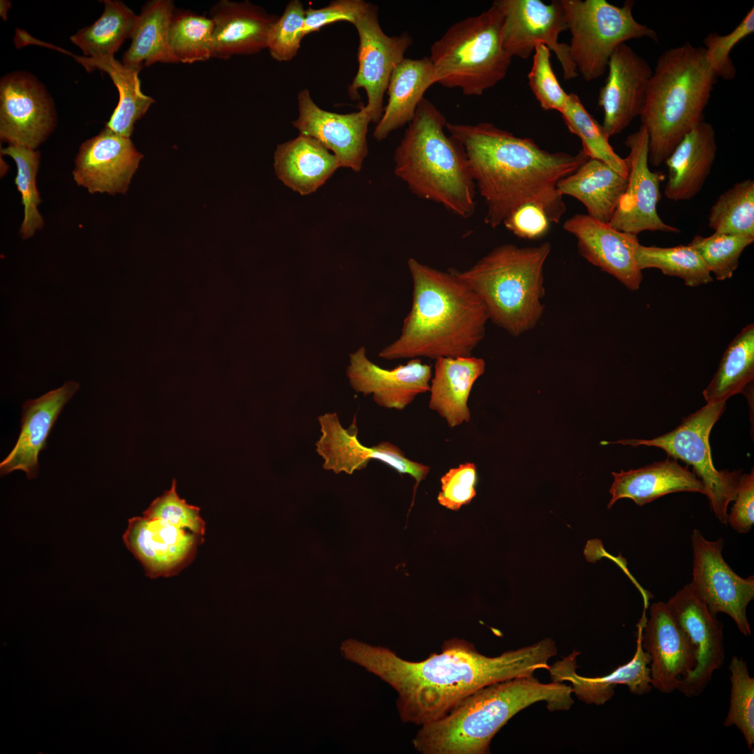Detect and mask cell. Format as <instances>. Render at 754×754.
<instances>
[{
	"mask_svg": "<svg viewBox=\"0 0 754 754\" xmlns=\"http://www.w3.org/2000/svg\"><path fill=\"white\" fill-rule=\"evenodd\" d=\"M342 656L389 684L398 694L401 720L415 725L438 720L468 695L491 683L547 670L556 655L554 640L546 638L497 656L480 653L459 638L444 641L441 653L420 661L399 657L392 650L355 639L340 646Z\"/></svg>",
	"mask_w": 754,
	"mask_h": 754,
	"instance_id": "1",
	"label": "cell"
},
{
	"mask_svg": "<svg viewBox=\"0 0 754 754\" xmlns=\"http://www.w3.org/2000/svg\"><path fill=\"white\" fill-rule=\"evenodd\" d=\"M445 129L464 150L487 207V225L495 228L529 204L540 207L551 223L560 222L566 206L557 184L589 158L582 149L550 152L489 122H447Z\"/></svg>",
	"mask_w": 754,
	"mask_h": 754,
	"instance_id": "2",
	"label": "cell"
},
{
	"mask_svg": "<svg viewBox=\"0 0 754 754\" xmlns=\"http://www.w3.org/2000/svg\"><path fill=\"white\" fill-rule=\"evenodd\" d=\"M407 265L411 306L400 335L378 356L387 360L472 356L489 320L480 299L453 268L441 271L414 258Z\"/></svg>",
	"mask_w": 754,
	"mask_h": 754,
	"instance_id": "3",
	"label": "cell"
},
{
	"mask_svg": "<svg viewBox=\"0 0 754 754\" xmlns=\"http://www.w3.org/2000/svg\"><path fill=\"white\" fill-rule=\"evenodd\" d=\"M571 686L542 683L533 675L495 682L474 691L442 718L420 726L412 740L422 754H485L494 735L521 710L545 701L551 711L573 704Z\"/></svg>",
	"mask_w": 754,
	"mask_h": 754,
	"instance_id": "4",
	"label": "cell"
},
{
	"mask_svg": "<svg viewBox=\"0 0 754 754\" xmlns=\"http://www.w3.org/2000/svg\"><path fill=\"white\" fill-rule=\"evenodd\" d=\"M447 119L424 98L396 148L394 174L420 199L463 219L475 211V183L461 145L445 130Z\"/></svg>",
	"mask_w": 754,
	"mask_h": 754,
	"instance_id": "5",
	"label": "cell"
},
{
	"mask_svg": "<svg viewBox=\"0 0 754 754\" xmlns=\"http://www.w3.org/2000/svg\"><path fill=\"white\" fill-rule=\"evenodd\" d=\"M716 77L703 47L690 42L658 57L640 115L649 137V162L659 166L703 119Z\"/></svg>",
	"mask_w": 754,
	"mask_h": 754,
	"instance_id": "6",
	"label": "cell"
},
{
	"mask_svg": "<svg viewBox=\"0 0 754 754\" xmlns=\"http://www.w3.org/2000/svg\"><path fill=\"white\" fill-rule=\"evenodd\" d=\"M550 251L548 242L525 247L503 244L468 269L454 271L480 299L489 320L518 337L533 330L543 316L544 265Z\"/></svg>",
	"mask_w": 754,
	"mask_h": 754,
	"instance_id": "7",
	"label": "cell"
},
{
	"mask_svg": "<svg viewBox=\"0 0 754 754\" xmlns=\"http://www.w3.org/2000/svg\"><path fill=\"white\" fill-rule=\"evenodd\" d=\"M502 17L492 3L451 25L430 47L436 83L480 96L506 75L512 57L501 41Z\"/></svg>",
	"mask_w": 754,
	"mask_h": 754,
	"instance_id": "8",
	"label": "cell"
},
{
	"mask_svg": "<svg viewBox=\"0 0 754 754\" xmlns=\"http://www.w3.org/2000/svg\"><path fill=\"white\" fill-rule=\"evenodd\" d=\"M200 508L177 491V482L155 498L142 516L128 520L123 540L150 578L177 575L195 559L205 541Z\"/></svg>",
	"mask_w": 754,
	"mask_h": 754,
	"instance_id": "9",
	"label": "cell"
},
{
	"mask_svg": "<svg viewBox=\"0 0 754 754\" xmlns=\"http://www.w3.org/2000/svg\"><path fill=\"white\" fill-rule=\"evenodd\" d=\"M571 34L569 52L578 75L590 82L603 75L616 48L626 41L649 38L658 41L656 31L633 17L635 1L622 6L606 0H561Z\"/></svg>",
	"mask_w": 754,
	"mask_h": 754,
	"instance_id": "10",
	"label": "cell"
},
{
	"mask_svg": "<svg viewBox=\"0 0 754 754\" xmlns=\"http://www.w3.org/2000/svg\"><path fill=\"white\" fill-rule=\"evenodd\" d=\"M725 403L707 404L688 415L674 429L651 439L603 441L601 444L656 447L668 457L691 466L706 489L711 510L722 524H727L728 505L735 498L741 470L718 471L712 461L709 441L712 427L725 411Z\"/></svg>",
	"mask_w": 754,
	"mask_h": 754,
	"instance_id": "11",
	"label": "cell"
},
{
	"mask_svg": "<svg viewBox=\"0 0 754 754\" xmlns=\"http://www.w3.org/2000/svg\"><path fill=\"white\" fill-rule=\"evenodd\" d=\"M493 3L501 13V41L512 58L527 59L542 44L556 54L565 80L578 75L568 44L559 41L560 34L568 31L561 0L550 3L540 0H496Z\"/></svg>",
	"mask_w": 754,
	"mask_h": 754,
	"instance_id": "12",
	"label": "cell"
},
{
	"mask_svg": "<svg viewBox=\"0 0 754 754\" xmlns=\"http://www.w3.org/2000/svg\"><path fill=\"white\" fill-rule=\"evenodd\" d=\"M353 25L359 36L358 70L348 94L352 99H357V91L365 90L367 103L364 108L371 122L377 124L383 113L384 95L390 77L413 40L407 31L387 35L378 21V7L371 3H367Z\"/></svg>",
	"mask_w": 754,
	"mask_h": 754,
	"instance_id": "13",
	"label": "cell"
},
{
	"mask_svg": "<svg viewBox=\"0 0 754 754\" xmlns=\"http://www.w3.org/2000/svg\"><path fill=\"white\" fill-rule=\"evenodd\" d=\"M693 552V580L697 596L716 614L730 616L745 636L751 634L746 609L754 598V577L738 575L723 559L724 540H707L694 529L691 535Z\"/></svg>",
	"mask_w": 754,
	"mask_h": 754,
	"instance_id": "14",
	"label": "cell"
},
{
	"mask_svg": "<svg viewBox=\"0 0 754 754\" xmlns=\"http://www.w3.org/2000/svg\"><path fill=\"white\" fill-rule=\"evenodd\" d=\"M57 113L43 84L26 71H15L0 80V138L8 145L31 149L54 131Z\"/></svg>",
	"mask_w": 754,
	"mask_h": 754,
	"instance_id": "15",
	"label": "cell"
},
{
	"mask_svg": "<svg viewBox=\"0 0 754 754\" xmlns=\"http://www.w3.org/2000/svg\"><path fill=\"white\" fill-rule=\"evenodd\" d=\"M318 422L321 435L315 443L316 452L323 459L325 470L352 474L365 468L370 461L378 460L412 477L415 480L414 491L430 471L429 466L407 458L398 446L388 441L371 447L362 445L357 437L355 415L346 429L335 412L319 415Z\"/></svg>",
	"mask_w": 754,
	"mask_h": 754,
	"instance_id": "16",
	"label": "cell"
},
{
	"mask_svg": "<svg viewBox=\"0 0 754 754\" xmlns=\"http://www.w3.org/2000/svg\"><path fill=\"white\" fill-rule=\"evenodd\" d=\"M665 603L696 650V666L681 681L677 690L688 697L698 696L724 663V626L697 596L690 583Z\"/></svg>",
	"mask_w": 754,
	"mask_h": 754,
	"instance_id": "17",
	"label": "cell"
},
{
	"mask_svg": "<svg viewBox=\"0 0 754 754\" xmlns=\"http://www.w3.org/2000/svg\"><path fill=\"white\" fill-rule=\"evenodd\" d=\"M625 145L630 150L625 158L628 168V184L609 225L635 235L646 230L679 233V229L663 222L657 212L663 175L651 172L649 168L646 129L641 125L627 137Z\"/></svg>",
	"mask_w": 754,
	"mask_h": 754,
	"instance_id": "18",
	"label": "cell"
},
{
	"mask_svg": "<svg viewBox=\"0 0 754 754\" xmlns=\"http://www.w3.org/2000/svg\"><path fill=\"white\" fill-rule=\"evenodd\" d=\"M297 103L299 115L293 125L300 133L318 141L341 167L360 172L369 152L367 135L371 122L364 107L348 114L329 112L315 103L307 89L298 93Z\"/></svg>",
	"mask_w": 754,
	"mask_h": 754,
	"instance_id": "19",
	"label": "cell"
},
{
	"mask_svg": "<svg viewBox=\"0 0 754 754\" xmlns=\"http://www.w3.org/2000/svg\"><path fill=\"white\" fill-rule=\"evenodd\" d=\"M142 158L130 138L105 127L81 145L75 159L73 178L91 194H124Z\"/></svg>",
	"mask_w": 754,
	"mask_h": 754,
	"instance_id": "20",
	"label": "cell"
},
{
	"mask_svg": "<svg viewBox=\"0 0 754 754\" xmlns=\"http://www.w3.org/2000/svg\"><path fill=\"white\" fill-rule=\"evenodd\" d=\"M642 646L650 657L652 688L663 693L678 689L697 663L696 650L677 624L666 603H653L641 633Z\"/></svg>",
	"mask_w": 754,
	"mask_h": 754,
	"instance_id": "21",
	"label": "cell"
},
{
	"mask_svg": "<svg viewBox=\"0 0 754 754\" xmlns=\"http://www.w3.org/2000/svg\"><path fill=\"white\" fill-rule=\"evenodd\" d=\"M607 70V77L600 90L598 103L603 110L602 126L610 137L622 132L641 115L653 70L626 43L614 51Z\"/></svg>",
	"mask_w": 754,
	"mask_h": 754,
	"instance_id": "22",
	"label": "cell"
},
{
	"mask_svg": "<svg viewBox=\"0 0 754 754\" xmlns=\"http://www.w3.org/2000/svg\"><path fill=\"white\" fill-rule=\"evenodd\" d=\"M346 376L357 393L371 395L382 408L402 411L421 394L429 390L431 366L421 359H410L393 369L382 368L371 362L364 346L349 355Z\"/></svg>",
	"mask_w": 754,
	"mask_h": 754,
	"instance_id": "23",
	"label": "cell"
},
{
	"mask_svg": "<svg viewBox=\"0 0 754 754\" xmlns=\"http://www.w3.org/2000/svg\"><path fill=\"white\" fill-rule=\"evenodd\" d=\"M563 229L577 239L578 253L589 263L614 276L628 289L637 290L643 275L635 262L637 235L619 231L588 214L567 219Z\"/></svg>",
	"mask_w": 754,
	"mask_h": 754,
	"instance_id": "24",
	"label": "cell"
},
{
	"mask_svg": "<svg viewBox=\"0 0 754 754\" xmlns=\"http://www.w3.org/2000/svg\"><path fill=\"white\" fill-rule=\"evenodd\" d=\"M80 384L67 381L22 406L20 432L15 445L0 463L1 475L15 471H23L29 479L38 473V454L46 447L50 432L66 403L77 391Z\"/></svg>",
	"mask_w": 754,
	"mask_h": 754,
	"instance_id": "25",
	"label": "cell"
},
{
	"mask_svg": "<svg viewBox=\"0 0 754 754\" xmlns=\"http://www.w3.org/2000/svg\"><path fill=\"white\" fill-rule=\"evenodd\" d=\"M214 24L212 58L256 54L267 48L270 29L279 17L249 1L221 0L209 10Z\"/></svg>",
	"mask_w": 754,
	"mask_h": 754,
	"instance_id": "26",
	"label": "cell"
},
{
	"mask_svg": "<svg viewBox=\"0 0 754 754\" xmlns=\"http://www.w3.org/2000/svg\"><path fill=\"white\" fill-rule=\"evenodd\" d=\"M642 626H640L637 633L636 651L628 663L619 666L609 674L599 677H584L576 673V658L579 652L572 654L555 664L549 665L552 681L571 683L572 693L587 704H604L614 694L617 685H626L633 694L643 695L653 688L650 679V657L642 646Z\"/></svg>",
	"mask_w": 754,
	"mask_h": 754,
	"instance_id": "27",
	"label": "cell"
},
{
	"mask_svg": "<svg viewBox=\"0 0 754 754\" xmlns=\"http://www.w3.org/2000/svg\"><path fill=\"white\" fill-rule=\"evenodd\" d=\"M717 151L713 126L700 121L665 160L668 179L664 193L674 201L690 200L702 188Z\"/></svg>",
	"mask_w": 754,
	"mask_h": 754,
	"instance_id": "28",
	"label": "cell"
},
{
	"mask_svg": "<svg viewBox=\"0 0 754 754\" xmlns=\"http://www.w3.org/2000/svg\"><path fill=\"white\" fill-rule=\"evenodd\" d=\"M612 474L614 482L609 489L612 498L608 509L621 498H630L642 506L672 493L688 491L706 495L703 483L688 466L670 457L642 468Z\"/></svg>",
	"mask_w": 754,
	"mask_h": 754,
	"instance_id": "29",
	"label": "cell"
},
{
	"mask_svg": "<svg viewBox=\"0 0 754 754\" xmlns=\"http://www.w3.org/2000/svg\"><path fill=\"white\" fill-rule=\"evenodd\" d=\"M485 361L477 357L435 360L429 390V408L454 428L468 422V400L475 381L485 371Z\"/></svg>",
	"mask_w": 754,
	"mask_h": 754,
	"instance_id": "30",
	"label": "cell"
},
{
	"mask_svg": "<svg viewBox=\"0 0 754 754\" xmlns=\"http://www.w3.org/2000/svg\"><path fill=\"white\" fill-rule=\"evenodd\" d=\"M274 168L286 186L306 195L323 186L341 166L337 158L318 141L300 133L277 145Z\"/></svg>",
	"mask_w": 754,
	"mask_h": 754,
	"instance_id": "31",
	"label": "cell"
},
{
	"mask_svg": "<svg viewBox=\"0 0 754 754\" xmlns=\"http://www.w3.org/2000/svg\"><path fill=\"white\" fill-rule=\"evenodd\" d=\"M436 83L429 57L404 58L394 70L387 89V103L376 124L374 138L381 141L394 131L408 124L424 98L426 91Z\"/></svg>",
	"mask_w": 754,
	"mask_h": 754,
	"instance_id": "32",
	"label": "cell"
},
{
	"mask_svg": "<svg viewBox=\"0 0 754 754\" xmlns=\"http://www.w3.org/2000/svg\"><path fill=\"white\" fill-rule=\"evenodd\" d=\"M627 184V177L604 162L589 158L573 173L561 179L557 189L561 195L580 201L589 216L609 224Z\"/></svg>",
	"mask_w": 754,
	"mask_h": 754,
	"instance_id": "33",
	"label": "cell"
},
{
	"mask_svg": "<svg viewBox=\"0 0 754 754\" xmlns=\"http://www.w3.org/2000/svg\"><path fill=\"white\" fill-rule=\"evenodd\" d=\"M56 50L72 56L88 72L98 69L108 74L118 90L119 102L105 127L118 135L130 138L135 122L155 102L141 90L138 75L142 68L126 66L114 56L79 57L58 47Z\"/></svg>",
	"mask_w": 754,
	"mask_h": 754,
	"instance_id": "34",
	"label": "cell"
},
{
	"mask_svg": "<svg viewBox=\"0 0 754 754\" xmlns=\"http://www.w3.org/2000/svg\"><path fill=\"white\" fill-rule=\"evenodd\" d=\"M175 8L172 0L147 2L138 15L131 43L122 63L143 68L155 63H178L169 44V29Z\"/></svg>",
	"mask_w": 754,
	"mask_h": 754,
	"instance_id": "35",
	"label": "cell"
},
{
	"mask_svg": "<svg viewBox=\"0 0 754 754\" xmlns=\"http://www.w3.org/2000/svg\"><path fill=\"white\" fill-rule=\"evenodd\" d=\"M754 378V324L737 334L725 350L716 372L703 390L707 404L726 402L743 393Z\"/></svg>",
	"mask_w": 754,
	"mask_h": 754,
	"instance_id": "36",
	"label": "cell"
},
{
	"mask_svg": "<svg viewBox=\"0 0 754 754\" xmlns=\"http://www.w3.org/2000/svg\"><path fill=\"white\" fill-rule=\"evenodd\" d=\"M104 10L93 24L70 37L84 57L114 56L124 41L131 38L138 15L124 2L104 0Z\"/></svg>",
	"mask_w": 754,
	"mask_h": 754,
	"instance_id": "37",
	"label": "cell"
},
{
	"mask_svg": "<svg viewBox=\"0 0 754 754\" xmlns=\"http://www.w3.org/2000/svg\"><path fill=\"white\" fill-rule=\"evenodd\" d=\"M635 259L640 270L657 268L665 275L681 279L690 287L713 281L702 258L689 244L664 248L639 244Z\"/></svg>",
	"mask_w": 754,
	"mask_h": 754,
	"instance_id": "38",
	"label": "cell"
},
{
	"mask_svg": "<svg viewBox=\"0 0 754 754\" xmlns=\"http://www.w3.org/2000/svg\"><path fill=\"white\" fill-rule=\"evenodd\" d=\"M570 133L582 141V150L590 158L600 160L619 174L628 177L625 158L620 157L609 142V137L593 117L586 110L575 93L568 95L567 103L560 112Z\"/></svg>",
	"mask_w": 754,
	"mask_h": 754,
	"instance_id": "39",
	"label": "cell"
},
{
	"mask_svg": "<svg viewBox=\"0 0 754 754\" xmlns=\"http://www.w3.org/2000/svg\"><path fill=\"white\" fill-rule=\"evenodd\" d=\"M214 24L209 17L175 9L169 44L178 63L193 64L212 58Z\"/></svg>",
	"mask_w": 754,
	"mask_h": 754,
	"instance_id": "40",
	"label": "cell"
},
{
	"mask_svg": "<svg viewBox=\"0 0 754 754\" xmlns=\"http://www.w3.org/2000/svg\"><path fill=\"white\" fill-rule=\"evenodd\" d=\"M709 226L716 232L754 237V181L735 183L712 205Z\"/></svg>",
	"mask_w": 754,
	"mask_h": 754,
	"instance_id": "41",
	"label": "cell"
},
{
	"mask_svg": "<svg viewBox=\"0 0 754 754\" xmlns=\"http://www.w3.org/2000/svg\"><path fill=\"white\" fill-rule=\"evenodd\" d=\"M1 154L10 156L17 166L15 184L21 194L24 212L20 233L22 239H27L41 229L44 223L38 209L41 199L36 181L40 154L36 149L16 145L1 149Z\"/></svg>",
	"mask_w": 754,
	"mask_h": 754,
	"instance_id": "42",
	"label": "cell"
},
{
	"mask_svg": "<svg viewBox=\"0 0 754 754\" xmlns=\"http://www.w3.org/2000/svg\"><path fill=\"white\" fill-rule=\"evenodd\" d=\"M731 691L730 707L723 725H735L741 732L748 748L754 744V678L746 663L734 656L730 663Z\"/></svg>",
	"mask_w": 754,
	"mask_h": 754,
	"instance_id": "43",
	"label": "cell"
},
{
	"mask_svg": "<svg viewBox=\"0 0 754 754\" xmlns=\"http://www.w3.org/2000/svg\"><path fill=\"white\" fill-rule=\"evenodd\" d=\"M754 237L716 232L709 237L695 236L688 244L696 250L710 273L718 281L730 279L739 265L744 250Z\"/></svg>",
	"mask_w": 754,
	"mask_h": 754,
	"instance_id": "44",
	"label": "cell"
},
{
	"mask_svg": "<svg viewBox=\"0 0 754 754\" xmlns=\"http://www.w3.org/2000/svg\"><path fill=\"white\" fill-rule=\"evenodd\" d=\"M305 10L299 0L287 4L283 14L272 24L267 48L279 61H288L297 54L304 34Z\"/></svg>",
	"mask_w": 754,
	"mask_h": 754,
	"instance_id": "45",
	"label": "cell"
},
{
	"mask_svg": "<svg viewBox=\"0 0 754 754\" xmlns=\"http://www.w3.org/2000/svg\"><path fill=\"white\" fill-rule=\"evenodd\" d=\"M754 32V8L752 7L741 22L725 35L710 33L704 39L707 62L716 77L730 80L736 75V68L730 58L734 47Z\"/></svg>",
	"mask_w": 754,
	"mask_h": 754,
	"instance_id": "46",
	"label": "cell"
},
{
	"mask_svg": "<svg viewBox=\"0 0 754 754\" xmlns=\"http://www.w3.org/2000/svg\"><path fill=\"white\" fill-rule=\"evenodd\" d=\"M549 49L542 44L535 48L531 68L528 74V85L545 110H563L569 94L559 84L551 64Z\"/></svg>",
	"mask_w": 754,
	"mask_h": 754,
	"instance_id": "47",
	"label": "cell"
},
{
	"mask_svg": "<svg viewBox=\"0 0 754 754\" xmlns=\"http://www.w3.org/2000/svg\"><path fill=\"white\" fill-rule=\"evenodd\" d=\"M476 466L471 462L450 468L441 478V491L438 501L442 506L458 510L468 504L476 495Z\"/></svg>",
	"mask_w": 754,
	"mask_h": 754,
	"instance_id": "48",
	"label": "cell"
},
{
	"mask_svg": "<svg viewBox=\"0 0 754 754\" xmlns=\"http://www.w3.org/2000/svg\"><path fill=\"white\" fill-rule=\"evenodd\" d=\"M367 3L363 0H335L320 8H309L305 10L304 34L318 31L337 22L353 24Z\"/></svg>",
	"mask_w": 754,
	"mask_h": 754,
	"instance_id": "49",
	"label": "cell"
},
{
	"mask_svg": "<svg viewBox=\"0 0 754 754\" xmlns=\"http://www.w3.org/2000/svg\"><path fill=\"white\" fill-rule=\"evenodd\" d=\"M727 514V524L739 533H748L754 524V471L741 474L734 499Z\"/></svg>",
	"mask_w": 754,
	"mask_h": 754,
	"instance_id": "50",
	"label": "cell"
},
{
	"mask_svg": "<svg viewBox=\"0 0 754 754\" xmlns=\"http://www.w3.org/2000/svg\"><path fill=\"white\" fill-rule=\"evenodd\" d=\"M550 221L545 212L535 205H526L507 217L502 224L518 237L538 239L547 233Z\"/></svg>",
	"mask_w": 754,
	"mask_h": 754,
	"instance_id": "51",
	"label": "cell"
},
{
	"mask_svg": "<svg viewBox=\"0 0 754 754\" xmlns=\"http://www.w3.org/2000/svg\"><path fill=\"white\" fill-rule=\"evenodd\" d=\"M11 6V2L6 0L0 1V15L1 18L6 21L7 20L8 12Z\"/></svg>",
	"mask_w": 754,
	"mask_h": 754,
	"instance_id": "52",
	"label": "cell"
}]
</instances>
